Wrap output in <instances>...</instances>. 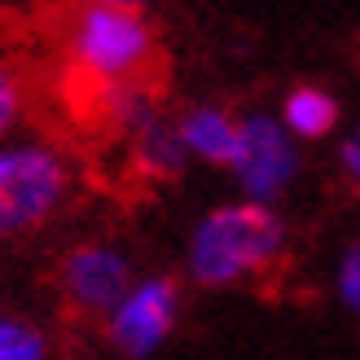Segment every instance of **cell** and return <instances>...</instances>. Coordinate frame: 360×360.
<instances>
[{"label":"cell","mask_w":360,"mask_h":360,"mask_svg":"<svg viewBox=\"0 0 360 360\" xmlns=\"http://www.w3.org/2000/svg\"><path fill=\"white\" fill-rule=\"evenodd\" d=\"M290 229L273 202L229 198L207 207L185 233V281L198 290H246L285 259Z\"/></svg>","instance_id":"1"},{"label":"cell","mask_w":360,"mask_h":360,"mask_svg":"<svg viewBox=\"0 0 360 360\" xmlns=\"http://www.w3.org/2000/svg\"><path fill=\"white\" fill-rule=\"evenodd\" d=\"M62 58L70 75L97 93L136 84L158 58V31L150 22V9L84 0L70 9L62 27Z\"/></svg>","instance_id":"2"},{"label":"cell","mask_w":360,"mask_h":360,"mask_svg":"<svg viewBox=\"0 0 360 360\" xmlns=\"http://www.w3.org/2000/svg\"><path fill=\"white\" fill-rule=\"evenodd\" d=\"M75 189V167L58 141L5 136L0 141V242L40 233L62 215Z\"/></svg>","instance_id":"3"},{"label":"cell","mask_w":360,"mask_h":360,"mask_svg":"<svg viewBox=\"0 0 360 360\" xmlns=\"http://www.w3.org/2000/svg\"><path fill=\"white\" fill-rule=\"evenodd\" d=\"M180 316H185V285L172 273H136L128 290L101 312V338L123 360H150L176 338Z\"/></svg>","instance_id":"4"},{"label":"cell","mask_w":360,"mask_h":360,"mask_svg":"<svg viewBox=\"0 0 360 360\" xmlns=\"http://www.w3.org/2000/svg\"><path fill=\"white\" fill-rule=\"evenodd\" d=\"M224 172L242 198L277 207L303 176V146L285 132L277 110H250L238 119V141Z\"/></svg>","instance_id":"5"},{"label":"cell","mask_w":360,"mask_h":360,"mask_svg":"<svg viewBox=\"0 0 360 360\" xmlns=\"http://www.w3.org/2000/svg\"><path fill=\"white\" fill-rule=\"evenodd\" d=\"M136 277V259L128 246H119L110 238H84L58 259V295L66 303V312L101 321V312L128 290V281Z\"/></svg>","instance_id":"6"},{"label":"cell","mask_w":360,"mask_h":360,"mask_svg":"<svg viewBox=\"0 0 360 360\" xmlns=\"http://www.w3.org/2000/svg\"><path fill=\"white\" fill-rule=\"evenodd\" d=\"M238 119L242 115L220 105V101H193L172 119V128H176V141H180V150H185L189 163L224 172L229 154H233V141H238Z\"/></svg>","instance_id":"7"},{"label":"cell","mask_w":360,"mask_h":360,"mask_svg":"<svg viewBox=\"0 0 360 360\" xmlns=\"http://www.w3.org/2000/svg\"><path fill=\"white\" fill-rule=\"evenodd\" d=\"M277 119L285 123V132H290L299 146H312V141H326V136L338 132L343 110H338V97L330 88L295 84V88H285V97L277 105Z\"/></svg>","instance_id":"8"},{"label":"cell","mask_w":360,"mask_h":360,"mask_svg":"<svg viewBox=\"0 0 360 360\" xmlns=\"http://www.w3.org/2000/svg\"><path fill=\"white\" fill-rule=\"evenodd\" d=\"M128 141V150H132V163L141 176H158V180H167V176H180V167L189 163L185 150H180V141H176V128H172V119L158 110L150 123H141L136 132L123 136Z\"/></svg>","instance_id":"9"},{"label":"cell","mask_w":360,"mask_h":360,"mask_svg":"<svg viewBox=\"0 0 360 360\" xmlns=\"http://www.w3.org/2000/svg\"><path fill=\"white\" fill-rule=\"evenodd\" d=\"M53 334L18 308H0V360H49Z\"/></svg>","instance_id":"10"},{"label":"cell","mask_w":360,"mask_h":360,"mask_svg":"<svg viewBox=\"0 0 360 360\" xmlns=\"http://www.w3.org/2000/svg\"><path fill=\"white\" fill-rule=\"evenodd\" d=\"M27 105H31V97H27V84L18 75V66L0 58V141L22 132Z\"/></svg>","instance_id":"11"},{"label":"cell","mask_w":360,"mask_h":360,"mask_svg":"<svg viewBox=\"0 0 360 360\" xmlns=\"http://www.w3.org/2000/svg\"><path fill=\"white\" fill-rule=\"evenodd\" d=\"M330 295L334 303L343 308L352 321H360V238L343 246V255L334 259V273H330Z\"/></svg>","instance_id":"12"},{"label":"cell","mask_w":360,"mask_h":360,"mask_svg":"<svg viewBox=\"0 0 360 360\" xmlns=\"http://www.w3.org/2000/svg\"><path fill=\"white\" fill-rule=\"evenodd\" d=\"M338 172H343V180L352 189H360V119H356V128L338 141Z\"/></svg>","instance_id":"13"},{"label":"cell","mask_w":360,"mask_h":360,"mask_svg":"<svg viewBox=\"0 0 360 360\" xmlns=\"http://www.w3.org/2000/svg\"><path fill=\"white\" fill-rule=\"evenodd\" d=\"M105 5H128V9H150L154 0H105Z\"/></svg>","instance_id":"14"}]
</instances>
